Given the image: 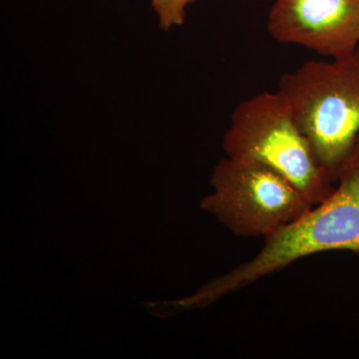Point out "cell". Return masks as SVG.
<instances>
[{"label": "cell", "mask_w": 359, "mask_h": 359, "mask_svg": "<svg viewBox=\"0 0 359 359\" xmlns=\"http://www.w3.org/2000/svg\"><path fill=\"white\" fill-rule=\"evenodd\" d=\"M334 191L308 212L264 238L256 256L198 292L202 302L245 289L311 255H359V135L340 163Z\"/></svg>", "instance_id": "cell-1"}, {"label": "cell", "mask_w": 359, "mask_h": 359, "mask_svg": "<svg viewBox=\"0 0 359 359\" xmlns=\"http://www.w3.org/2000/svg\"><path fill=\"white\" fill-rule=\"evenodd\" d=\"M278 91L335 183L359 135V47L344 57L309 61L285 73Z\"/></svg>", "instance_id": "cell-2"}, {"label": "cell", "mask_w": 359, "mask_h": 359, "mask_svg": "<svg viewBox=\"0 0 359 359\" xmlns=\"http://www.w3.org/2000/svg\"><path fill=\"white\" fill-rule=\"evenodd\" d=\"M229 157L256 161L289 180L316 205L335 183L320 164L282 94L263 92L238 104L224 135Z\"/></svg>", "instance_id": "cell-3"}, {"label": "cell", "mask_w": 359, "mask_h": 359, "mask_svg": "<svg viewBox=\"0 0 359 359\" xmlns=\"http://www.w3.org/2000/svg\"><path fill=\"white\" fill-rule=\"evenodd\" d=\"M216 192L204 207L237 237L266 238L313 205L289 180L256 161L229 157L212 176Z\"/></svg>", "instance_id": "cell-4"}, {"label": "cell", "mask_w": 359, "mask_h": 359, "mask_svg": "<svg viewBox=\"0 0 359 359\" xmlns=\"http://www.w3.org/2000/svg\"><path fill=\"white\" fill-rule=\"evenodd\" d=\"M268 30L280 43L344 57L359 47V0H275Z\"/></svg>", "instance_id": "cell-5"}, {"label": "cell", "mask_w": 359, "mask_h": 359, "mask_svg": "<svg viewBox=\"0 0 359 359\" xmlns=\"http://www.w3.org/2000/svg\"><path fill=\"white\" fill-rule=\"evenodd\" d=\"M193 1L195 0H151V4L159 18L160 27L169 30L183 25L187 6Z\"/></svg>", "instance_id": "cell-6"}]
</instances>
